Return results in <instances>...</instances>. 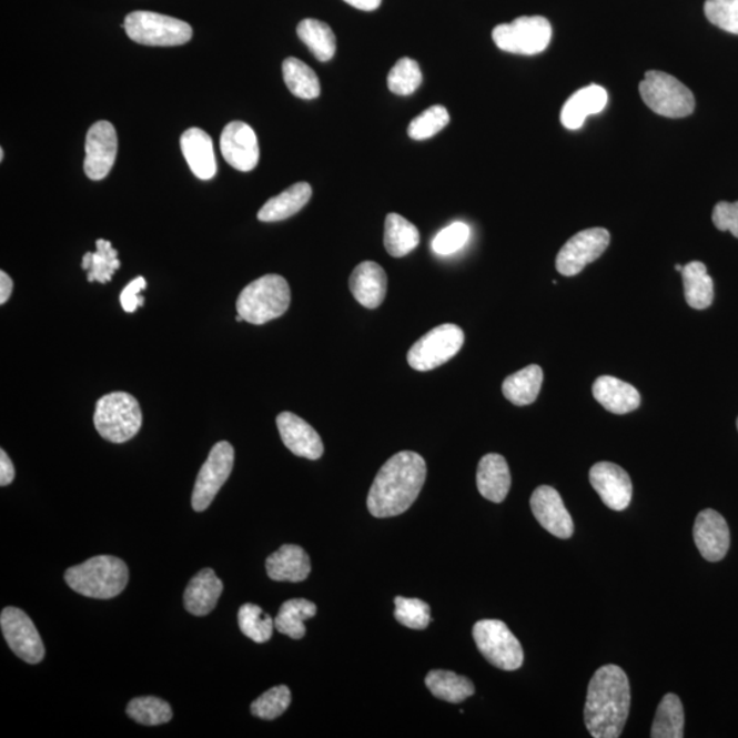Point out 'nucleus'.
I'll return each mask as SVG.
<instances>
[{"instance_id":"obj_44","label":"nucleus","mask_w":738,"mask_h":738,"mask_svg":"<svg viewBox=\"0 0 738 738\" xmlns=\"http://www.w3.org/2000/svg\"><path fill=\"white\" fill-rule=\"evenodd\" d=\"M471 235L468 224L463 222L452 223L436 234L433 241V251L436 255L448 256L458 252L466 245Z\"/></svg>"},{"instance_id":"obj_10","label":"nucleus","mask_w":738,"mask_h":738,"mask_svg":"<svg viewBox=\"0 0 738 738\" xmlns=\"http://www.w3.org/2000/svg\"><path fill=\"white\" fill-rule=\"evenodd\" d=\"M464 341V332L456 324H441L411 347L407 364L421 372L438 368L462 351Z\"/></svg>"},{"instance_id":"obj_32","label":"nucleus","mask_w":738,"mask_h":738,"mask_svg":"<svg viewBox=\"0 0 738 738\" xmlns=\"http://www.w3.org/2000/svg\"><path fill=\"white\" fill-rule=\"evenodd\" d=\"M297 34L317 61L328 62L335 55V34L326 22L314 19L301 21L297 27Z\"/></svg>"},{"instance_id":"obj_21","label":"nucleus","mask_w":738,"mask_h":738,"mask_svg":"<svg viewBox=\"0 0 738 738\" xmlns=\"http://www.w3.org/2000/svg\"><path fill=\"white\" fill-rule=\"evenodd\" d=\"M350 287L353 297L368 310L381 306L387 293V275L375 262H364L354 269Z\"/></svg>"},{"instance_id":"obj_28","label":"nucleus","mask_w":738,"mask_h":738,"mask_svg":"<svg viewBox=\"0 0 738 738\" xmlns=\"http://www.w3.org/2000/svg\"><path fill=\"white\" fill-rule=\"evenodd\" d=\"M542 385L543 370L539 365L533 364L507 376L502 385V392L512 404L525 406L535 403Z\"/></svg>"},{"instance_id":"obj_33","label":"nucleus","mask_w":738,"mask_h":738,"mask_svg":"<svg viewBox=\"0 0 738 738\" xmlns=\"http://www.w3.org/2000/svg\"><path fill=\"white\" fill-rule=\"evenodd\" d=\"M316 606L306 599H292L281 606L275 618V628L282 635L292 637L294 640L303 639L306 634V619L316 616Z\"/></svg>"},{"instance_id":"obj_41","label":"nucleus","mask_w":738,"mask_h":738,"mask_svg":"<svg viewBox=\"0 0 738 738\" xmlns=\"http://www.w3.org/2000/svg\"><path fill=\"white\" fill-rule=\"evenodd\" d=\"M448 122H451L448 111L443 105H433L411 122L407 134L413 140H427L445 129Z\"/></svg>"},{"instance_id":"obj_36","label":"nucleus","mask_w":738,"mask_h":738,"mask_svg":"<svg viewBox=\"0 0 738 738\" xmlns=\"http://www.w3.org/2000/svg\"><path fill=\"white\" fill-rule=\"evenodd\" d=\"M97 247V252H88L82 257L81 267L90 271L88 282L108 283L111 276L115 274V271L121 267V262L118 260V251L112 247L111 242L108 240H98Z\"/></svg>"},{"instance_id":"obj_39","label":"nucleus","mask_w":738,"mask_h":738,"mask_svg":"<svg viewBox=\"0 0 738 738\" xmlns=\"http://www.w3.org/2000/svg\"><path fill=\"white\" fill-rule=\"evenodd\" d=\"M422 82V69L415 59L411 58L400 59L387 75L388 90L401 97L416 92Z\"/></svg>"},{"instance_id":"obj_6","label":"nucleus","mask_w":738,"mask_h":738,"mask_svg":"<svg viewBox=\"0 0 738 738\" xmlns=\"http://www.w3.org/2000/svg\"><path fill=\"white\" fill-rule=\"evenodd\" d=\"M123 28L135 43L152 47H175L186 44L193 37V29L188 22L174 17L134 11L130 13Z\"/></svg>"},{"instance_id":"obj_24","label":"nucleus","mask_w":738,"mask_h":738,"mask_svg":"<svg viewBox=\"0 0 738 738\" xmlns=\"http://www.w3.org/2000/svg\"><path fill=\"white\" fill-rule=\"evenodd\" d=\"M594 397L614 415H627L641 404L639 392L629 383L613 376H600L593 386Z\"/></svg>"},{"instance_id":"obj_5","label":"nucleus","mask_w":738,"mask_h":738,"mask_svg":"<svg viewBox=\"0 0 738 738\" xmlns=\"http://www.w3.org/2000/svg\"><path fill=\"white\" fill-rule=\"evenodd\" d=\"M93 422L103 439L125 443L139 434L143 415L133 395L115 392L98 401Z\"/></svg>"},{"instance_id":"obj_38","label":"nucleus","mask_w":738,"mask_h":738,"mask_svg":"<svg viewBox=\"0 0 738 738\" xmlns=\"http://www.w3.org/2000/svg\"><path fill=\"white\" fill-rule=\"evenodd\" d=\"M127 712L135 722L146 726L168 724L173 718L169 702L153 696L133 699L129 702Z\"/></svg>"},{"instance_id":"obj_1","label":"nucleus","mask_w":738,"mask_h":738,"mask_svg":"<svg viewBox=\"0 0 738 738\" xmlns=\"http://www.w3.org/2000/svg\"><path fill=\"white\" fill-rule=\"evenodd\" d=\"M427 477V464L421 454L401 452L387 459L372 483L367 506L372 516L387 518L403 515L421 494Z\"/></svg>"},{"instance_id":"obj_4","label":"nucleus","mask_w":738,"mask_h":738,"mask_svg":"<svg viewBox=\"0 0 738 738\" xmlns=\"http://www.w3.org/2000/svg\"><path fill=\"white\" fill-rule=\"evenodd\" d=\"M291 301V287L285 277L270 274L253 281L241 292L237 311L245 322L260 326L285 314Z\"/></svg>"},{"instance_id":"obj_43","label":"nucleus","mask_w":738,"mask_h":738,"mask_svg":"<svg viewBox=\"0 0 738 738\" xmlns=\"http://www.w3.org/2000/svg\"><path fill=\"white\" fill-rule=\"evenodd\" d=\"M705 13L714 26L738 34V0H707Z\"/></svg>"},{"instance_id":"obj_13","label":"nucleus","mask_w":738,"mask_h":738,"mask_svg":"<svg viewBox=\"0 0 738 738\" xmlns=\"http://www.w3.org/2000/svg\"><path fill=\"white\" fill-rule=\"evenodd\" d=\"M6 641L17 657L27 664L38 665L44 659L46 649L32 619L17 607H6L0 616Z\"/></svg>"},{"instance_id":"obj_29","label":"nucleus","mask_w":738,"mask_h":738,"mask_svg":"<svg viewBox=\"0 0 738 738\" xmlns=\"http://www.w3.org/2000/svg\"><path fill=\"white\" fill-rule=\"evenodd\" d=\"M425 685L435 698L448 702H462L475 694L474 683L454 671H429L425 677Z\"/></svg>"},{"instance_id":"obj_48","label":"nucleus","mask_w":738,"mask_h":738,"mask_svg":"<svg viewBox=\"0 0 738 738\" xmlns=\"http://www.w3.org/2000/svg\"><path fill=\"white\" fill-rule=\"evenodd\" d=\"M11 292H13V281L2 271L0 273V304H6V301L10 299Z\"/></svg>"},{"instance_id":"obj_42","label":"nucleus","mask_w":738,"mask_h":738,"mask_svg":"<svg viewBox=\"0 0 738 738\" xmlns=\"http://www.w3.org/2000/svg\"><path fill=\"white\" fill-rule=\"evenodd\" d=\"M395 619L404 627L422 630L431 623V607L425 601L415 598L397 596L394 599Z\"/></svg>"},{"instance_id":"obj_19","label":"nucleus","mask_w":738,"mask_h":738,"mask_svg":"<svg viewBox=\"0 0 738 738\" xmlns=\"http://www.w3.org/2000/svg\"><path fill=\"white\" fill-rule=\"evenodd\" d=\"M277 431L282 442L295 456L319 459L323 456L324 446L316 429L294 413L283 412L276 417Z\"/></svg>"},{"instance_id":"obj_17","label":"nucleus","mask_w":738,"mask_h":738,"mask_svg":"<svg viewBox=\"0 0 738 738\" xmlns=\"http://www.w3.org/2000/svg\"><path fill=\"white\" fill-rule=\"evenodd\" d=\"M530 509L537 523L559 539H569L575 533V524L557 489L550 486L537 487L530 497Z\"/></svg>"},{"instance_id":"obj_40","label":"nucleus","mask_w":738,"mask_h":738,"mask_svg":"<svg viewBox=\"0 0 738 738\" xmlns=\"http://www.w3.org/2000/svg\"><path fill=\"white\" fill-rule=\"evenodd\" d=\"M292 694L291 689L285 687V685H280V687H274L264 692L260 698L252 702L251 711L253 716L265 719L273 720L277 717H281L291 706Z\"/></svg>"},{"instance_id":"obj_8","label":"nucleus","mask_w":738,"mask_h":738,"mask_svg":"<svg viewBox=\"0 0 738 738\" xmlns=\"http://www.w3.org/2000/svg\"><path fill=\"white\" fill-rule=\"evenodd\" d=\"M553 29L545 17H519L510 23H502L493 31L494 43L502 51L517 55H536L550 44Z\"/></svg>"},{"instance_id":"obj_47","label":"nucleus","mask_w":738,"mask_h":738,"mask_svg":"<svg viewBox=\"0 0 738 738\" xmlns=\"http://www.w3.org/2000/svg\"><path fill=\"white\" fill-rule=\"evenodd\" d=\"M16 469L13 463L4 451L0 452V486H9L14 481Z\"/></svg>"},{"instance_id":"obj_37","label":"nucleus","mask_w":738,"mask_h":738,"mask_svg":"<svg viewBox=\"0 0 738 738\" xmlns=\"http://www.w3.org/2000/svg\"><path fill=\"white\" fill-rule=\"evenodd\" d=\"M239 625L242 634L259 645L267 643L275 628L274 619L264 613L262 607L252 604L240 607Z\"/></svg>"},{"instance_id":"obj_49","label":"nucleus","mask_w":738,"mask_h":738,"mask_svg":"<svg viewBox=\"0 0 738 738\" xmlns=\"http://www.w3.org/2000/svg\"><path fill=\"white\" fill-rule=\"evenodd\" d=\"M344 2L358 10L374 11L380 8L382 0H344Z\"/></svg>"},{"instance_id":"obj_7","label":"nucleus","mask_w":738,"mask_h":738,"mask_svg":"<svg viewBox=\"0 0 738 738\" xmlns=\"http://www.w3.org/2000/svg\"><path fill=\"white\" fill-rule=\"evenodd\" d=\"M640 97L649 109L666 118H685L695 110L694 93L676 77L651 70L640 82Z\"/></svg>"},{"instance_id":"obj_34","label":"nucleus","mask_w":738,"mask_h":738,"mask_svg":"<svg viewBox=\"0 0 738 738\" xmlns=\"http://www.w3.org/2000/svg\"><path fill=\"white\" fill-rule=\"evenodd\" d=\"M283 80L294 97L305 100L316 99L321 94V82L309 64L297 58H287L282 64Z\"/></svg>"},{"instance_id":"obj_26","label":"nucleus","mask_w":738,"mask_h":738,"mask_svg":"<svg viewBox=\"0 0 738 738\" xmlns=\"http://www.w3.org/2000/svg\"><path fill=\"white\" fill-rule=\"evenodd\" d=\"M607 100H609V94L604 87L583 88L565 103L563 112H560V122L566 129H580L589 115L599 114L605 110Z\"/></svg>"},{"instance_id":"obj_16","label":"nucleus","mask_w":738,"mask_h":738,"mask_svg":"<svg viewBox=\"0 0 738 738\" xmlns=\"http://www.w3.org/2000/svg\"><path fill=\"white\" fill-rule=\"evenodd\" d=\"M589 482L611 510L623 512L630 505L634 486L627 471L613 463H598L589 471Z\"/></svg>"},{"instance_id":"obj_14","label":"nucleus","mask_w":738,"mask_h":738,"mask_svg":"<svg viewBox=\"0 0 738 738\" xmlns=\"http://www.w3.org/2000/svg\"><path fill=\"white\" fill-rule=\"evenodd\" d=\"M118 152L115 128L108 121L94 123L88 130L84 170L92 181L104 180L114 166Z\"/></svg>"},{"instance_id":"obj_27","label":"nucleus","mask_w":738,"mask_h":738,"mask_svg":"<svg viewBox=\"0 0 738 738\" xmlns=\"http://www.w3.org/2000/svg\"><path fill=\"white\" fill-rule=\"evenodd\" d=\"M312 198V188L306 182H299L286 189L285 192L270 199L259 211L257 218L262 222H280L291 218L309 204Z\"/></svg>"},{"instance_id":"obj_2","label":"nucleus","mask_w":738,"mask_h":738,"mask_svg":"<svg viewBox=\"0 0 738 738\" xmlns=\"http://www.w3.org/2000/svg\"><path fill=\"white\" fill-rule=\"evenodd\" d=\"M630 710L628 676L616 665L601 666L590 678L584 719L595 738H617L623 735Z\"/></svg>"},{"instance_id":"obj_51","label":"nucleus","mask_w":738,"mask_h":738,"mask_svg":"<svg viewBox=\"0 0 738 738\" xmlns=\"http://www.w3.org/2000/svg\"><path fill=\"white\" fill-rule=\"evenodd\" d=\"M683 269H684L683 265H680V264H677V265H676V270H677V271H680V273H681Z\"/></svg>"},{"instance_id":"obj_50","label":"nucleus","mask_w":738,"mask_h":738,"mask_svg":"<svg viewBox=\"0 0 738 738\" xmlns=\"http://www.w3.org/2000/svg\"><path fill=\"white\" fill-rule=\"evenodd\" d=\"M3 158H4V151H3V148H2V150H0V161H3Z\"/></svg>"},{"instance_id":"obj_3","label":"nucleus","mask_w":738,"mask_h":738,"mask_svg":"<svg viewBox=\"0 0 738 738\" xmlns=\"http://www.w3.org/2000/svg\"><path fill=\"white\" fill-rule=\"evenodd\" d=\"M64 580L77 594L93 599H111L127 588L129 569L122 559L99 555L64 573Z\"/></svg>"},{"instance_id":"obj_35","label":"nucleus","mask_w":738,"mask_h":738,"mask_svg":"<svg viewBox=\"0 0 738 738\" xmlns=\"http://www.w3.org/2000/svg\"><path fill=\"white\" fill-rule=\"evenodd\" d=\"M684 707L680 698L675 694H667L660 700L657 716H655L653 738H683L684 737Z\"/></svg>"},{"instance_id":"obj_20","label":"nucleus","mask_w":738,"mask_h":738,"mask_svg":"<svg viewBox=\"0 0 738 738\" xmlns=\"http://www.w3.org/2000/svg\"><path fill=\"white\" fill-rule=\"evenodd\" d=\"M181 151L192 173L199 180L209 181L216 175V158L214 143L204 130L188 129L181 138Z\"/></svg>"},{"instance_id":"obj_22","label":"nucleus","mask_w":738,"mask_h":738,"mask_svg":"<svg viewBox=\"0 0 738 738\" xmlns=\"http://www.w3.org/2000/svg\"><path fill=\"white\" fill-rule=\"evenodd\" d=\"M477 489L484 498L501 504L509 494L512 476L509 465L501 454H487L481 459L476 475Z\"/></svg>"},{"instance_id":"obj_18","label":"nucleus","mask_w":738,"mask_h":738,"mask_svg":"<svg viewBox=\"0 0 738 738\" xmlns=\"http://www.w3.org/2000/svg\"><path fill=\"white\" fill-rule=\"evenodd\" d=\"M694 539L702 558L710 560V563H718L729 552L730 530L728 523L716 510H702L696 517Z\"/></svg>"},{"instance_id":"obj_46","label":"nucleus","mask_w":738,"mask_h":738,"mask_svg":"<svg viewBox=\"0 0 738 738\" xmlns=\"http://www.w3.org/2000/svg\"><path fill=\"white\" fill-rule=\"evenodd\" d=\"M146 287V282L143 276L135 277L129 285L123 289L121 293V305L123 311L128 314H133L139 306L144 305V297L140 295L141 291Z\"/></svg>"},{"instance_id":"obj_9","label":"nucleus","mask_w":738,"mask_h":738,"mask_svg":"<svg viewBox=\"0 0 738 738\" xmlns=\"http://www.w3.org/2000/svg\"><path fill=\"white\" fill-rule=\"evenodd\" d=\"M474 639L483 657L501 670L513 671L524 664L517 637L499 619H482L474 627Z\"/></svg>"},{"instance_id":"obj_45","label":"nucleus","mask_w":738,"mask_h":738,"mask_svg":"<svg viewBox=\"0 0 738 738\" xmlns=\"http://www.w3.org/2000/svg\"><path fill=\"white\" fill-rule=\"evenodd\" d=\"M712 222L720 232H730L738 239V202H720L712 212Z\"/></svg>"},{"instance_id":"obj_52","label":"nucleus","mask_w":738,"mask_h":738,"mask_svg":"<svg viewBox=\"0 0 738 738\" xmlns=\"http://www.w3.org/2000/svg\"><path fill=\"white\" fill-rule=\"evenodd\" d=\"M737 428H738V421H737Z\"/></svg>"},{"instance_id":"obj_15","label":"nucleus","mask_w":738,"mask_h":738,"mask_svg":"<svg viewBox=\"0 0 738 738\" xmlns=\"http://www.w3.org/2000/svg\"><path fill=\"white\" fill-rule=\"evenodd\" d=\"M221 152L230 166L244 173L252 171L260 158L255 130L244 122H230L221 135Z\"/></svg>"},{"instance_id":"obj_30","label":"nucleus","mask_w":738,"mask_h":738,"mask_svg":"<svg viewBox=\"0 0 738 738\" xmlns=\"http://www.w3.org/2000/svg\"><path fill=\"white\" fill-rule=\"evenodd\" d=\"M685 300L694 310H706L712 304L714 283L701 262L685 265L681 271Z\"/></svg>"},{"instance_id":"obj_12","label":"nucleus","mask_w":738,"mask_h":738,"mask_svg":"<svg viewBox=\"0 0 738 738\" xmlns=\"http://www.w3.org/2000/svg\"><path fill=\"white\" fill-rule=\"evenodd\" d=\"M610 244V233L606 229L594 228L573 235L557 256L558 273L564 276L580 274L586 265L604 255Z\"/></svg>"},{"instance_id":"obj_25","label":"nucleus","mask_w":738,"mask_h":738,"mask_svg":"<svg viewBox=\"0 0 738 738\" xmlns=\"http://www.w3.org/2000/svg\"><path fill=\"white\" fill-rule=\"evenodd\" d=\"M271 580L300 583L311 573V560L303 547L285 545L271 554L265 563Z\"/></svg>"},{"instance_id":"obj_31","label":"nucleus","mask_w":738,"mask_h":738,"mask_svg":"<svg viewBox=\"0 0 738 738\" xmlns=\"http://www.w3.org/2000/svg\"><path fill=\"white\" fill-rule=\"evenodd\" d=\"M421 244L415 224L398 214H388L385 223V247L390 256L404 257Z\"/></svg>"},{"instance_id":"obj_23","label":"nucleus","mask_w":738,"mask_h":738,"mask_svg":"<svg viewBox=\"0 0 738 738\" xmlns=\"http://www.w3.org/2000/svg\"><path fill=\"white\" fill-rule=\"evenodd\" d=\"M222 593L223 583L215 572L209 568L200 570L185 589V609L193 616H209L215 609Z\"/></svg>"},{"instance_id":"obj_11","label":"nucleus","mask_w":738,"mask_h":738,"mask_svg":"<svg viewBox=\"0 0 738 738\" xmlns=\"http://www.w3.org/2000/svg\"><path fill=\"white\" fill-rule=\"evenodd\" d=\"M234 448L229 442H218L199 472L192 495V506L196 512L209 509L216 494L232 475Z\"/></svg>"}]
</instances>
